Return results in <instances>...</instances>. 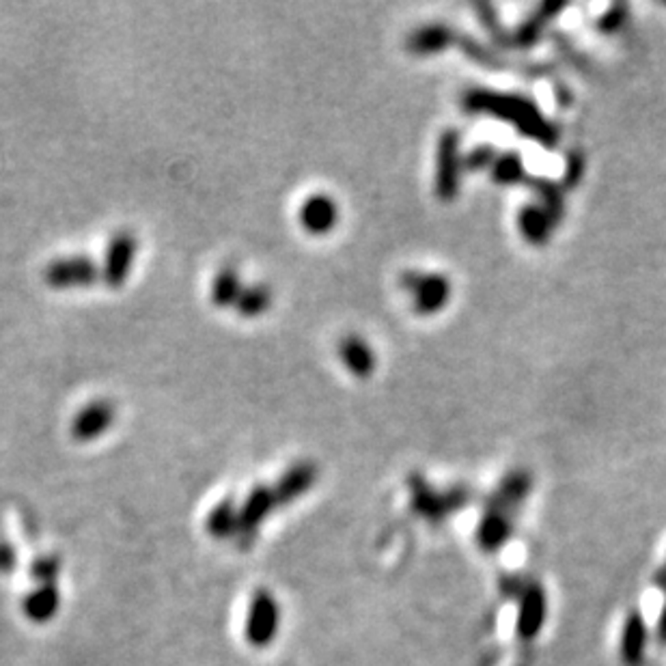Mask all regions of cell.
Instances as JSON below:
<instances>
[{
    "mask_svg": "<svg viewBox=\"0 0 666 666\" xmlns=\"http://www.w3.org/2000/svg\"><path fill=\"white\" fill-rule=\"evenodd\" d=\"M239 291H242V280H239V274L236 268L227 266L222 268L216 272L214 280H212V293H209V298H212V304L214 307H233L236 304V300L239 296Z\"/></svg>",
    "mask_w": 666,
    "mask_h": 666,
    "instance_id": "cell-11",
    "label": "cell"
},
{
    "mask_svg": "<svg viewBox=\"0 0 666 666\" xmlns=\"http://www.w3.org/2000/svg\"><path fill=\"white\" fill-rule=\"evenodd\" d=\"M412 490H414V509L425 513L431 520L442 518V515H447L449 512H453V509H458L466 502L464 492H453V494L438 496L423 481H414Z\"/></svg>",
    "mask_w": 666,
    "mask_h": 666,
    "instance_id": "cell-8",
    "label": "cell"
},
{
    "mask_svg": "<svg viewBox=\"0 0 666 666\" xmlns=\"http://www.w3.org/2000/svg\"><path fill=\"white\" fill-rule=\"evenodd\" d=\"M552 227H555V220L550 218L542 206L526 207L520 214V229L531 244H544L550 238Z\"/></svg>",
    "mask_w": 666,
    "mask_h": 666,
    "instance_id": "cell-14",
    "label": "cell"
},
{
    "mask_svg": "<svg viewBox=\"0 0 666 666\" xmlns=\"http://www.w3.org/2000/svg\"><path fill=\"white\" fill-rule=\"evenodd\" d=\"M509 537V520L501 509H492V512L485 515L481 522V529H479V544L483 545L485 550H494Z\"/></svg>",
    "mask_w": 666,
    "mask_h": 666,
    "instance_id": "cell-18",
    "label": "cell"
},
{
    "mask_svg": "<svg viewBox=\"0 0 666 666\" xmlns=\"http://www.w3.org/2000/svg\"><path fill=\"white\" fill-rule=\"evenodd\" d=\"M236 522H238V518H236V513H233L231 502H222V505L214 512L209 526H212L216 533H227L233 524H236Z\"/></svg>",
    "mask_w": 666,
    "mask_h": 666,
    "instance_id": "cell-21",
    "label": "cell"
},
{
    "mask_svg": "<svg viewBox=\"0 0 666 666\" xmlns=\"http://www.w3.org/2000/svg\"><path fill=\"white\" fill-rule=\"evenodd\" d=\"M582 169H585V158H582L580 153H572V158H569V164H567V184L574 185L576 182H578L580 175H582Z\"/></svg>",
    "mask_w": 666,
    "mask_h": 666,
    "instance_id": "cell-23",
    "label": "cell"
},
{
    "mask_svg": "<svg viewBox=\"0 0 666 666\" xmlns=\"http://www.w3.org/2000/svg\"><path fill=\"white\" fill-rule=\"evenodd\" d=\"M337 206L326 195L311 196L300 207V225L309 233H313V236H323V233L333 231V227L337 225Z\"/></svg>",
    "mask_w": 666,
    "mask_h": 666,
    "instance_id": "cell-7",
    "label": "cell"
},
{
    "mask_svg": "<svg viewBox=\"0 0 666 666\" xmlns=\"http://www.w3.org/2000/svg\"><path fill=\"white\" fill-rule=\"evenodd\" d=\"M339 354H341V358H344L345 367L350 369L352 374L365 377L374 371V365H375L374 352L369 350V345L365 344L360 337H347L341 341Z\"/></svg>",
    "mask_w": 666,
    "mask_h": 666,
    "instance_id": "cell-10",
    "label": "cell"
},
{
    "mask_svg": "<svg viewBox=\"0 0 666 666\" xmlns=\"http://www.w3.org/2000/svg\"><path fill=\"white\" fill-rule=\"evenodd\" d=\"M545 617V597L542 589L533 587L526 593L524 599H522V608H520V623L518 629L522 636H535L537 629L542 628Z\"/></svg>",
    "mask_w": 666,
    "mask_h": 666,
    "instance_id": "cell-12",
    "label": "cell"
},
{
    "mask_svg": "<svg viewBox=\"0 0 666 666\" xmlns=\"http://www.w3.org/2000/svg\"><path fill=\"white\" fill-rule=\"evenodd\" d=\"M406 290L414 291V307L421 315H431L449 302L451 285L440 274H418L407 272L401 279Z\"/></svg>",
    "mask_w": 666,
    "mask_h": 666,
    "instance_id": "cell-4",
    "label": "cell"
},
{
    "mask_svg": "<svg viewBox=\"0 0 666 666\" xmlns=\"http://www.w3.org/2000/svg\"><path fill=\"white\" fill-rule=\"evenodd\" d=\"M136 250L138 242L130 231H119L111 238L106 248L104 266L100 270L101 280H104L108 287L119 290V287L125 285V280H128L130 276L132 263H134Z\"/></svg>",
    "mask_w": 666,
    "mask_h": 666,
    "instance_id": "cell-3",
    "label": "cell"
},
{
    "mask_svg": "<svg viewBox=\"0 0 666 666\" xmlns=\"http://www.w3.org/2000/svg\"><path fill=\"white\" fill-rule=\"evenodd\" d=\"M274 629H276L274 599H270L266 593H261L253 606V617H250L248 636L255 645H266L270 640V636L274 634Z\"/></svg>",
    "mask_w": 666,
    "mask_h": 666,
    "instance_id": "cell-9",
    "label": "cell"
},
{
    "mask_svg": "<svg viewBox=\"0 0 666 666\" xmlns=\"http://www.w3.org/2000/svg\"><path fill=\"white\" fill-rule=\"evenodd\" d=\"M453 41V33L444 26H423L421 31H417L407 39V48L414 54H434L442 48H447Z\"/></svg>",
    "mask_w": 666,
    "mask_h": 666,
    "instance_id": "cell-15",
    "label": "cell"
},
{
    "mask_svg": "<svg viewBox=\"0 0 666 666\" xmlns=\"http://www.w3.org/2000/svg\"><path fill=\"white\" fill-rule=\"evenodd\" d=\"M272 304V291L266 285H250L242 287L239 296L236 300V311L242 317H259L266 313Z\"/></svg>",
    "mask_w": 666,
    "mask_h": 666,
    "instance_id": "cell-16",
    "label": "cell"
},
{
    "mask_svg": "<svg viewBox=\"0 0 666 666\" xmlns=\"http://www.w3.org/2000/svg\"><path fill=\"white\" fill-rule=\"evenodd\" d=\"M274 501H276V496H274L272 490L257 488L253 494H250L248 501H246L242 518H239V524H242L244 529H250V526H255L257 522H259L263 515H266L270 509L274 507Z\"/></svg>",
    "mask_w": 666,
    "mask_h": 666,
    "instance_id": "cell-19",
    "label": "cell"
},
{
    "mask_svg": "<svg viewBox=\"0 0 666 666\" xmlns=\"http://www.w3.org/2000/svg\"><path fill=\"white\" fill-rule=\"evenodd\" d=\"M494 160H496V155L490 147H479L470 155H468L464 166H466V169H477V166L481 169V166L494 164Z\"/></svg>",
    "mask_w": 666,
    "mask_h": 666,
    "instance_id": "cell-22",
    "label": "cell"
},
{
    "mask_svg": "<svg viewBox=\"0 0 666 666\" xmlns=\"http://www.w3.org/2000/svg\"><path fill=\"white\" fill-rule=\"evenodd\" d=\"M524 177V164L518 153H507L494 160V179L501 184H518Z\"/></svg>",
    "mask_w": 666,
    "mask_h": 666,
    "instance_id": "cell-20",
    "label": "cell"
},
{
    "mask_svg": "<svg viewBox=\"0 0 666 666\" xmlns=\"http://www.w3.org/2000/svg\"><path fill=\"white\" fill-rule=\"evenodd\" d=\"M466 108L468 111H483L507 119L515 128L524 134L535 136L544 145H555L556 130L550 123H545L537 108L531 101L522 98H512V95H496L488 91H468L466 93Z\"/></svg>",
    "mask_w": 666,
    "mask_h": 666,
    "instance_id": "cell-1",
    "label": "cell"
},
{
    "mask_svg": "<svg viewBox=\"0 0 666 666\" xmlns=\"http://www.w3.org/2000/svg\"><path fill=\"white\" fill-rule=\"evenodd\" d=\"M112 421H115V407H112L111 401H91V404L76 414L74 423H71V436L78 442L95 440V438H100L111 428Z\"/></svg>",
    "mask_w": 666,
    "mask_h": 666,
    "instance_id": "cell-6",
    "label": "cell"
},
{
    "mask_svg": "<svg viewBox=\"0 0 666 666\" xmlns=\"http://www.w3.org/2000/svg\"><path fill=\"white\" fill-rule=\"evenodd\" d=\"M660 639L666 643V610L662 613V619H660Z\"/></svg>",
    "mask_w": 666,
    "mask_h": 666,
    "instance_id": "cell-25",
    "label": "cell"
},
{
    "mask_svg": "<svg viewBox=\"0 0 666 666\" xmlns=\"http://www.w3.org/2000/svg\"><path fill=\"white\" fill-rule=\"evenodd\" d=\"M315 481V466L313 464H298L293 466L287 475L280 479L279 488H276L274 496L276 501H291L304 490H309Z\"/></svg>",
    "mask_w": 666,
    "mask_h": 666,
    "instance_id": "cell-13",
    "label": "cell"
},
{
    "mask_svg": "<svg viewBox=\"0 0 666 666\" xmlns=\"http://www.w3.org/2000/svg\"><path fill=\"white\" fill-rule=\"evenodd\" d=\"M621 22H623V7H615L610 14L604 16V20L599 22V26H602L604 31H615Z\"/></svg>",
    "mask_w": 666,
    "mask_h": 666,
    "instance_id": "cell-24",
    "label": "cell"
},
{
    "mask_svg": "<svg viewBox=\"0 0 666 666\" xmlns=\"http://www.w3.org/2000/svg\"><path fill=\"white\" fill-rule=\"evenodd\" d=\"M645 626L640 621L639 615H632L628 619L626 632H623V643H621V651H623V660L629 666H639L640 660H643V650H645Z\"/></svg>",
    "mask_w": 666,
    "mask_h": 666,
    "instance_id": "cell-17",
    "label": "cell"
},
{
    "mask_svg": "<svg viewBox=\"0 0 666 666\" xmlns=\"http://www.w3.org/2000/svg\"><path fill=\"white\" fill-rule=\"evenodd\" d=\"M460 171H461V160H460L458 134H455L453 130H449L442 134L440 147H438L436 190L440 199L449 201L458 195Z\"/></svg>",
    "mask_w": 666,
    "mask_h": 666,
    "instance_id": "cell-5",
    "label": "cell"
},
{
    "mask_svg": "<svg viewBox=\"0 0 666 666\" xmlns=\"http://www.w3.org/2000/svg\"><path fill=\"white\" fill-rule=\"evenodd\" d=\"M101 279L100 266L89 255L58 257L44 270V283L52 290H76L91 287Z\"/></svg>",
    "mask_w": 666,
    "mask_h": 666,
    "instance_id": "cell-2",
    "label": "cell"
}]
</instances>
